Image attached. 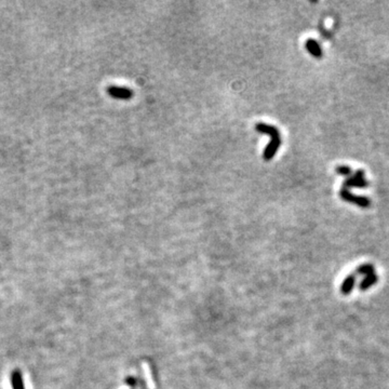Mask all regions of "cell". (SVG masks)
<instances>
[{"instance_id": "obj_2", "label": "cell", "mask_w": 389, "mask_h": 389, "mask_svg": "<svg viewBox=\"0 0 389 389\" xmlns=\"http://www.w3.org/2000/svg\"><path fill=\"white\" fill-rule=\"evenodd\" d=\"M340 194V197L343 198V200L355 203V205H357L361 208H369L370 206H371V201H370L367 197L355 196V194L350 193L348 189L341 188Z\"/></svg>"}, {"instance_id": "obj_1", "label": "cell", "mask_w": 389, "mask_h": 389, "mask_svg": "<svg viewBox=\"0 0 389 389\" xmlns=\"http://www.w3.org/2000/svg\"><path fill=\"white\" fill-rule=\"evenodd\" d=\"M255 129H256V131L259 132V133L267 134L272 137V141L269 142V144L266 146V148H265V150H264L263 157L266 161L273 159L275 154L278 151L280 145H281V137H280V133H279L278 129L276 127L266 125V123H262V122L258 123V125L255 126Z\"/></svg>"}, {"instance_id": "obj_5", "label": "cell", "mask_w": 389, "mask_h": 389, "mask_svg": "<svg viewBox=\"0 0 389 389\" xmlns=\"http://www.w3.org/2000/svg\"><path fill=\"white\" fill-rule=\"evenodd\" d=\"M356 280H357V276L355 274H350L347 277L344 279V281L341 282L340 286V292L344 294V295H348L354 290Z\"/></svg>"}, {"instance_id": "obj_6", "label": "cell", "mask_w": 389, "mask_h": 389, "mask_svg": "<svg viewBox=\"0 0 389 389\" xmlns=\"http://www.w3.org/2000/svg\"><path fill=\"white\" fill-rule=\"evenodd\" d=\"M305 47H306L307 51L309 52V53H310L312 56H315V58L319 59V58H321V56H322V49H321V47L319 46V44H318V42H317L316 40H314V39H308V40L306 41Z\"/></svg>"}, {"instance_id": "obj_11", "label": "cell", "mask_w": 389, "mask_h": 389, "mask_svg": "<svg viewBox=\"0 0 389 389\" xmlns=\"http://www.w3.org/2000/svg\"><path fill=\"white\" fill-rule=\"evenodd\" d=\"M128 385L129 386H135V384H136V382H135V379L133 378V377H129V378H127V382H126Z\"/></svg>"}, {"instance_id": "obj_10", "label": "cell", "mask_w": 389, "mask_h": 389, "mask_svg": "<svg viewBox=\"0 0 389 389\" xmlns=\"http://www.w3.org/2000/svg\"><path fill=\"white\" fill-rule=\"evenodd\" d=\"M335 171L340 175H343V177H349L352 174V169L349 167H346V165H339V167H336Z\"/></svg>"}, {"instance_id": "obj_4", "label": "cell", "mask_w": 389, "mask_h": 389, "mask_svg": "<svg viewBox=\"0 0 389 389\" xmlns=\"http://www.w3.org/2000/svg\"><path fill=\"white\" fill-rule=\"evenodd\" d=\"M107 92L113 98L117 99H130L133 97V91L125 87H118V85H110Z\"/></svg>"}, {"instance_id": "obj_3", "label": "cell", "mask_w": 389, "mask_h": 389, "mask_svg": "<svg viewBox=\"0 0 389 389\" xmlns=\"http://www.w3.org/2000/svg\"><path fill=\"white\" fill-rule=\"evenodd\" d=\"M368 186H369V183L364 179V172L361 170H359L354 174L353 178L346 179L343 188H345V189H348L350 187L365 188Z\"/></svg>"}, {"instance_id": "obj_8", "label": "cell", "mask_w": 389, "mask_h": 389, "mask_svg": "<svg viewBox=\"0 0 389 389\" xmlns=\"http://www.w3.org/2000/svg\"><path fill=\"white\" fill-rule=\"evenodd\" d=\"M11 384L13 389H25L24 383H23L22 373L20 370H14L11 374Z\"/></svg>"}, {"instance_id": "obj_7", "label": "cell", "mask_w": 389, "mask_h": 389, "mask_svg": "<svg viewBox=\"0 0 389 389\" xmlns=\"http://www.w3.org/2000/svg\"><path fill=\"white\" fill-rule=\"evenodd\" d=\"M377 280H378V277H377V275H376L375 273L371 274V275H368V276H365V277L361 280V282H360V284H359V290H360V291L368 290V289H370V288H371L372 286H374V284H375V283L377 282Z\"/></svg>"}, {"instance_id": "obj_9", "label": "cell", "mask_w": 389, "mask_h": 389, "mask_svg": "<svg viewBox=\"0 0 389 389\" xmlns=\"http://www.w3.org/2000/svg\"><path fill=\"white\" fill-rule=\"evenodd\" d=\"M374 267L373 264H363L360 265V266L356 269V273H354L356 276H368V275L374 274Z\"/></svg>"}]
</instances>
